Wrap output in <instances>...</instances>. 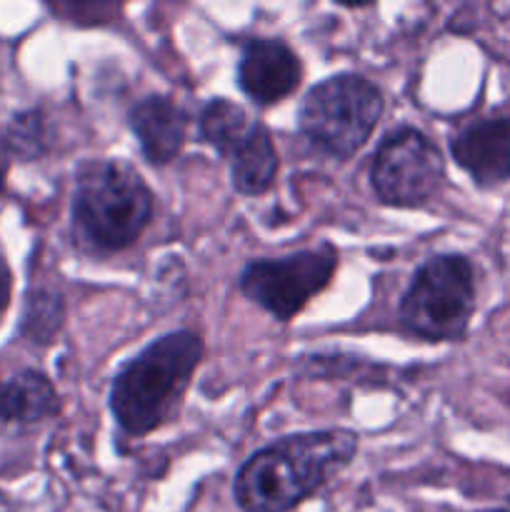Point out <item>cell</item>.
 Here are the masks:
<instances>
[{"instance_id": "obj_1", "label": "cell", "mask_w": 510, "mask_h": 512, "mask_svg": "<svg viewBox=\"0 0 510 512\" xmlns=\"http://www.w3.org/2000/svg\"><path fill=\"white\" fill-rule=\"evenodd\" d=\"M358 453L350 430L290 435L250 455L235 475L233 493L243 512H288L345 470Z\"/></svg>"}, {"instance_id": "obj_2", "label": "cell", "mask_w": 510, "mask_h": 512, "mask_svg": "<svg viewBox=\"0 0 510 512\" xmlns=\"http://www.w3.org/2000/svg\"><path fill=\"white\" fill-rule=\"evenodd\" d=\"M203 360V340L190 330L168 333L130 360L113 380L110 410L128 435H148L168 418Z\"/></svg>"}, {"instance_id": "obj_3", "label": "cell", "mask_w": 510, "mask_h": 512, "mask_svg": "<svg viewBox=\"0 0 510 512\" xmlns=\"http://www.w3.org/2000/svg\"><path fill=\"white\" fill-rule=\"evenodd\" d=\"M73 218L95 248H130L153 218V195L128 165L90 160L75 180Z\"/></svg>"}, {"instance_id": "obj_4", "label": "cell", "mask_w": 510, "mask_h": 512, "mask_svg": "<svg viewBox=\"0 0 510 512\" xmlns=\"http://www.w3.org/2000/svg\"><path fill=\"white\" fill-rule=\"evenodd\" d=\"M383 115V93L368 78L340 73L323 80L300 103V133L323 153L348 160L373 135Z\"/></svg>"}, {"instance_id": "obj_5", "label": "cell", "mask_w": 510, "mask_h": 512, "mask_svg": "<svg viewBox=\"0 0 510 512\" xmlns=\"http://www.w3.org/2000/svg\"><path fill=\"white\" fill-rule=\"evenodd\" d=\"M473 310V265L463 255H435L420 265L405 290L400 320L425 340H455L465 333Z\"/></svg>"}, {"instance_id": "obj_6", "label": "cell", "mask_w": 510, "mask_h": 512, "mask_svg": "<svg viewBox=\"0 0 510 512\" xmlns=\"http://www.w3.org/2000/svg\"><path fill=\"white\" fill-rule=\"evenodd\" d=\"M338 268V253L330 245L288 255L280 260H255L240 273V290L273 318L288 323L310 298L328 288Z\"/></svg>"}, {"instance_id": "obj_7", "label": "cell", "mask_w": 510, "mask_h": 512, "mask_svg": "<svg viewBox=\"0 0 510 512\" xmlns=\"http://www.w3.org/2000/svg\"><path fill=\"white\" fill-rule=\"evenodd\" d=\"M445 180V160L433 140L415 128L385 135L370 165V183L385 205L415 208L433 198Z\"/></svg>"}, {"instance_id": "obj_8", "label": "cell", "mask_w": 510, "mask_h": 512, "mask_svg": "<svg viewBox=\"0 0 510 512\" xmlns=\"http://www.w3.org/2000/svg\"><path fill=\"white\" fill-rule=\"evenodd\" d=\"M450 153L480 188L510 180V113L488 115L460 128L450 140Z\"/></svg>"}, {"instance_id": "obj_9", "label": "cell", "mask_w": 510, "mask_h": 512, "mask_svg": "<svg viewBox=\"0 0 510 512\" xmlns=\"http://www.w3.org/2000/svg\"><path fill=\"white\" fill-rule=\"evenodd\" d=\"M303 78L293 50L273 38H250L238 63L240 90L258 105H273L288 98Z\"/></svg>"}, {"instance_id": "obj_10", "label": "cell", "mask_w": 510, "mask_h": 512, "mask_svg": "<svg viewBox=\"0 0 510 512\" xmlns=\"http://www.w3.org/2000/svg\"><path fill=\"white\" fill-rule=\"evenodd\" d=\"M130 128L138 135L148 163L165 165L183 150L188 118L165 95H148L130 110Z\"/></svg>"}, {"instance_id": "obj_11", "label": "cell", "mask_w": 510, "mask_h": 512, "mask_svg": "<svg viewBox=\"0 0 510 512\" xmlns=\"http://www.w3.org/2000/svg\"><path fill=\"white\" fill-rule=\"evenodd\" d=\"M58 410V395L43 373L25 370L0 388V423L35 425Z\"/></svg>"}, {"instance_id": "obj_12", "label": "cell", "mask_w": 510, "mask_h": 512, "mask_svg": "<svg viewBox=\"0 0 510 512\" xmlns=\"http://www.w3.org/2000/svg\"><path fill=\"white\" fill-rule=\"evenodd\" d=\"M278 173V153L265 125L255 123L253 133L230 155L233 188L243 195H260L273 185Z\"/></svg>"}, {"instance_id": "obj_13", "label": "cell", "mask_w": 510, "mask_h": 512, "mask_svg": "<svg viewBox=\"0 0 510 512\" xmlns=\"http://www.w3.org/2000/svg\"><path fill=\"white\" fill-rule=\"evenodd\" d=\"M253 128L255 120H250L240 105L230 103L225 98L210 100L203 113H200L198 123L200 138L208 145H213L225 158L233 155V150L253 133Z\"/></svg>"}, {"instance_id": "obj_14", "label": "cell", "mask_w": 510, "mask_h": 512, "mask_svg": "<svg viewBox=\"0 0 510 512\" xmlns=\"http://www.w3.org/2000/svg\"><path fill=\"white\" fill-rule=\"evenodd\" d=\"M63 325V300L53 293H35L28 300L23 330L35 343H48Z\"/></svg>"}, {"instance_id": "obj_15", "label": "cell", "mask_w": 510, "mask_h": 512, "mask_svg": "<svg viewBox=\"0 0 510 512\" xmlns=\"http://www.w3.org/2000/svg\"><path fill=\"white\" fill-rule=\"evenodd\" d=\"M40 128H43V123H40V118L35 113L20 115L13 123V138H10L13 148H18L20 153L25 155L40 153V145H43V133H40Z\"/></svg>"}, {"instance_id": "obj_16", "label": "cell", "mask_w": 510, "mask_h": 512, "mask_svg": "<svg viewBox=\"0 0 510 512\" xmlns=\"http://www.w3.org/2000/svg\"><path fill=\"white\" fill-rule=\"evenodd\" d=\"M8 300H10V273H8V265H5V260L0 258V313L5 310Z\"/></svg>"}, {"instance_id": "obj_17", "label": "cell", "mask_w": 510, "mask_h": 512, "mask_svg": "<svg viewBox=\"0 0 510 512\" xmlns=\"http://www.w3.org/2000/svg\"><path fill=\"white\" fill-rule=\"evenodd\" d=\"M3 178H5V155H3V145H0V190H3Z\"/></svg>"}, {"instance_id": "obj_18", "label": "cell", "mask_w": 510, "mask_h": 512, "mask_svg": "<svg viewBox=\"0 0 510 512\" xmlns=\"http://www.w3.org/2000/svg\"><path fill=\"white\" fill-rule=\"evenodd\" d=\"M483 512H510V510H483Z\"/></svg>"}]
</instances>
